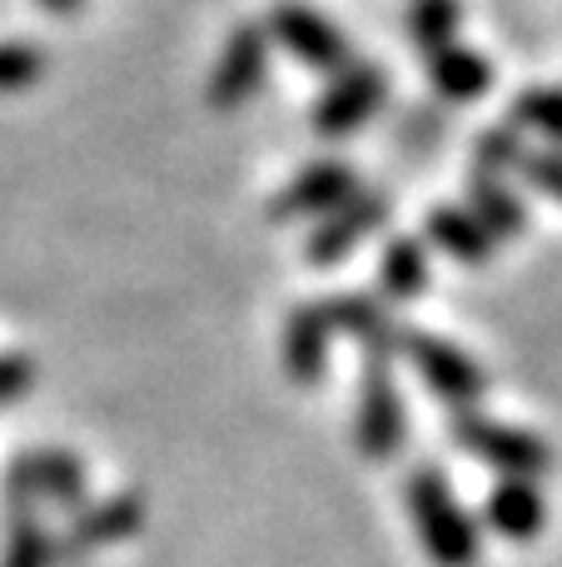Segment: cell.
Returning <instances> with one entry per match:
<instances>
[{"label":"cell","mask_w":562,"mask_h":567,"mask_svg":"<svg viewBox=\"0 0 562 567\" xmlns=\"http://www.w3.org/2000/svg\"><path fill=\"white\" fill-rule=\"evenodd\" d=\"M404 503H408L414 533L428 548L434 567H478V558H483L478 523L468 518V508L454 498V488H448V478H444L438 463H418V468L408 473Z\"/></svg>","instance_id":"cell-1"},{"label":"cell","mask_w":562,"mask_h":567,"mask_svg":"<svg viewBox=\"0 0 562 567\" xmlns=\"http://www.w3.org/2000/svg\"><path fill=\"white\" fill-rule=\"evenodd\" d=\"M448 443L464 449L468 458L498 468L503 478H518V483H538V478L553 473V443H548L543 433H528V429H513V423L483 419L478 409H464V413L448 419Z\"/></svg>","instance_id":"cell-2"},{"label":"cell","mask_w":562,"mask_h":567,"mask_svg":"<svg viewBox=\"0 0 562 567\" xmlns=\"http://www.w3.org/2000/svg\"><path fill=\"white\" fill-rule=\"evenodd\" d=\"M404 359L418 369V379L428 383L438 403H448L454 413L464 409H478V399L488 393V373L478 369V359H468L458 343L438 339V333H424V329H408L404 339Z\"/></svg>","instance_id":"cell-3"},{"label":"cell","mask_w":562,"mask_h":567,"mask_svg":"<svg viewBox=\"0 0 562 567\" xmlns=\"http://www.w3.org/2000/svg\"><path fill=\"white\" fill-rule=\"evenodd\" d=\"M6 498L20 503V513H35V503L80 508V498H85V463H80L75 453L35 449V453H25V458L10 463Z\"/></svg>","instance_id":"cell-4"},{"label":"cell","mask_w":562,"mask_h":567,"mask_svg":"<svg viewBox=\"0 0 562 567\" xmlns=\"http://www.w3.org/2000/svg\"><path fill=\"white\" fill-rule=\"evenodd\" d=\"M269 40H279V45H284L294 60H304L309 70L344 75V70L354 65L344 30H334L319 10H309L304 0H279V6L269 10Z\"/></svg>","instance_id":"cell-5"},{"label":"cell","mask_w":562,"mask_h":567,"mask_svg":"<svg viewBox=\"0 0 562 567\" xmlns=\"http://www.w3.org/2000/svg\"><path fill=\"white\" fill-rule=\"evenodd\" d=\"M354 443L368 463H388L404 453L408 443V419H404V399H398L388 369L368 363L364 369V389H358V413H354Z\"/></svg>","instance_id":"cell-6"},{"label":"cell","mask_w":562,"mask_h":567,"mask_svg":"<svg viewBox=\"0 0 562 567\" xmlns=\"http://www.w3.org/2000/svg\"><path fill=\"white\" fill-rule=\"evenodd\" d=\"M324 309H329L334 333H348V339L364 349V363L388 369L394 359H404L408 329L394 319V309H388L378 293H339V299H329Z\"/></svg>","instance_id":"cell-7"},{"label":"cell","mask_w":562,"mask_h":567,"mask_svg":"<svg viewBox=\"0 0 562 567\" xmlns=\"http://www.w3.org/2000/svg\"><path fill=\"white\" fill-rule=\"evenodd\" d=\"M388 100V75L384 65H348L334 85L319 95L314 105V130L324 140L354 135L364 120H374V110Z\"/></svg>","instance_id":"cell-8"},{"label":"cell","mask_w":562,"mask_h":567,"mask_svg":"<svg viewBox=\"0 0 562 567\" xmlns=\"http://www.w3.org/2000/svg\"><path fill=\"white\" fill-rule=\"evenodd\" d=\"M388 215H394V199H388L384 189H358L354 199H344V205L314 229L309 259H314V265H339V259L354 255L378 225H388Z\"/></svg>","instance_id":"cell-9"},{"label":"cell","mask_w":562,"mask_h":567,"mask_svg":"<svg viewBox=\"0 0 562 567\" xmlns=\"http://www.w3.org/2000/svg\"><path fill=\"white\" fill-rule=\"evenodd\" d=\"M358 195V175L344 165V159H324V165L304 169L294 185H284L274 199H269V219L274 225H289V219H309V215H334L344 199Z\"/></svg>","instance_id":"cell-10"},{"label":"cell","mask_w":562,"mask_h":567,"mask_svg":"<svg viewBox=\"0 0 562 567\" xmlns=\"http://www.w3.org/2000/svg\"><path fill=\"white\" fill-rule=\"evenodd\" d=\"M264 70H269V30L239 25L235 35H229L225 55H219L215 75H209V105L239 110L259 85H264Z\"/></svg>","instance_id":"cell-11"},{"label":"cell","mask_w":562,"mask_h":567,"mask_svg":"<svg viewBox=\"0 0 562 567\" xmlns=\"http://www.w3.org/2000/svg\"><path fill=\"white\" fill-rule=\"evenodd\" d=\"M145 523V503L135 493H119V498H105L100 508H85L75 523H70L65 538H55V563H80L85 553L110 548V543H125L139 533Z\"/></svg>","instance_id":"cell-12"},{"label":"cell","mask_w":562,"mask_h":567,"mask_svg":"<svg viewBox=\"0 0 562 567\" xmlns=\"http://www.w3.org/2000/svg\"><path fill=\"white\" fill-rule=\"evenodd\" d=\"M329 339H334V323H329L324 303H304L284 319V373L294 383H319L329 369Z\"/></svg>","instance_id":"cell-13"},{"label":"cell","mask_w":562,"mask_h":567,"mask_svg":"<svg viewBox=\"0 0 562 567\" xmlns=\"http://www.w3.org/2000/svg\"><path fill=\"white\" fill-rule=\"evenodd\" d=\"M483 523L498 533V538H508V543L543 538L548 503H543V493H538V483H518V478L498 483V488L483 498Z\"/></svg>","instance_id":"cell-14"},{"label":"cell","mask_w":562,"mask_h":567,"mask_svg":"<svg viewBox=\"0 0 562 567\" xmlns=\"http://www.w3.org/2000/svg\"><path fill=\"white\" fill-rule=\"evenodd\" d=\"M424 245H434V249H444L448 259H458V265H488L493 259V249H498V239L488 235L483 225L473 219V209H458V205H438V209H428V219H424Z\"/></svg>","instance_id":"cell-15"},{"label":"cell","mask_w":562,"mask_h":567,"mask_svg":"<svg viewBox=\"0 0 562 567\" xmlns=\"http://www.w3.org/2000/svg\"><path fill=\"white\" fill-rule=\"evenodd\" d=\"M468 209H473V219L498 239V245H503V239H518L528 229L523 199H518L498 175H488V169H473V175H468Z\"/></svg>","instance_id":"cell-16"},{"label":"cell","mask_w":562,"mask_h":567,"mask_svg":"<svg viewBox=\"0 0 562 567\" xmlns=\"http://www.w3.org/2000/svg\"><path fill=\"white\" fill-rule=\"evenodd\" d=\"M428 289V245L414 235H394L378 255V293L394 303H408Z\"/></svg>","instance_id":"cell-17"},{"label":"cell","mask_w":562,"mask_h":567,"mask_svg":"<svg viewBox=\"0 0 562 567\" xmlns=\"http://www.w3.org/2000/svg\"><path fill=\"white\" fill-rule=\"evenodd\" d=\"M428 75H434V90L444 100H478V95H488V85H493V70H488V60L478 55V50H468V45H444V50H434L428 55Z\"/></svg>","instance_id":"cell-18"},{"label":"cell","mask_w":562,"mask_h":567,"mask_svg":"<svg viewBox=\"0 0 562 567\" xmlns=\"http://www.w3.org/2000/svg\"><path fill=\"white\" fill-rule=\"evenodd\" d=\"M464 20V6L458 0H414V16H408V30H414V45L418 50H444L454 45V30Z\"/></svg>","instance_id":"cell-19"},{"label":"cell","mask_w":562,"mask_h":567,"mask_svg":"<svg viewBox=\"0 0 562 567\" xmlns=\"http://www.w3.org/2000/svg\"><path fill=\"white\" fill-rule=\"evenodd\" d=\"M50 563H55V538L40 528L35 513H15V518H10V543H6L0 567H50Z\"/></svg>","instance_id":"cell-20"},{"label":"cell","mask_w":562,"mask_h":567,"mask_svg":"<svg viewBox=\"0 0 562 567\" xmlns=\"http://www.w3.org/2000/svg\"><path fill=\"white\" fill-rule=\"evenodd\" d=\"M513 125L562 140V90H543V85L523 90V95L513 100Z\"/></svg>","instance_id":"cell-21"},{"label":"cell","mask_w":562,"mask_h":567,"mask_svg":"<svg viewBox=\"0 0 562 567\" xmlns=\"http://www.w3.org/2000/svg\"><path fill=\"white\" fill-rule=\"evenodd\" d=\"M45 75V55L25 40H6L0 45V95H15V90H30Z\"/></svg>","instance_id":"cell-22"},{"label":"cell","mask_w":562,"mask_h":567,"mask_svg":"<svg viewBox=\"0 0 562 567\" xmlns=\"http://www.w3.org/2000/svg\"><path fill=\"white\" fill-rule=\"evenodd\" d=\"M523 135H518V125H493L478 135V150H473V169H488V175H498V169H518V159H523Z\"/></svg>","instance_id":"cell-23"},{"label":"cell","mask_w":562,"mask_h":567,"mask_svg":"<svg viewBox=\"0 0 562 567\" xmlns=\"http://www.w3.org/2000/svg\"><path fill=\"white\" fill-rule=\"evenodd\" d=\"M518 175L533 189H543L548 199L562 205V150H543V155H523L518 159Z\"/></svg>","instance_id":"cell-24"},{"label":"cell","mask_w":562,"mask_h":567,"mask_svg":"<svg viewBox=\"0 0 562 567\" xmlns=\"http://www.w3.org/2000/svg\"><path fill=\"white\" fill-rule=\"evenodd\" d=\"M30 383H35V363H30V353H0V409L25 399Z\"/></svg>","instance_id":"cell-25"},{"label":"cell","mask_w":562,"mask_h":567,"mask_svg":"<svg viewBox=\"0 0 562 567\" xmlns=\"http://www.w3.org/2000/svg\"><path fill=\"white\" fill-rule=\"evenodd\" d=\"M40 6H45L50 16H75V10L85 6V0H40Z\"/></svg>","instance_id":"cell-26"}]
</instances>
